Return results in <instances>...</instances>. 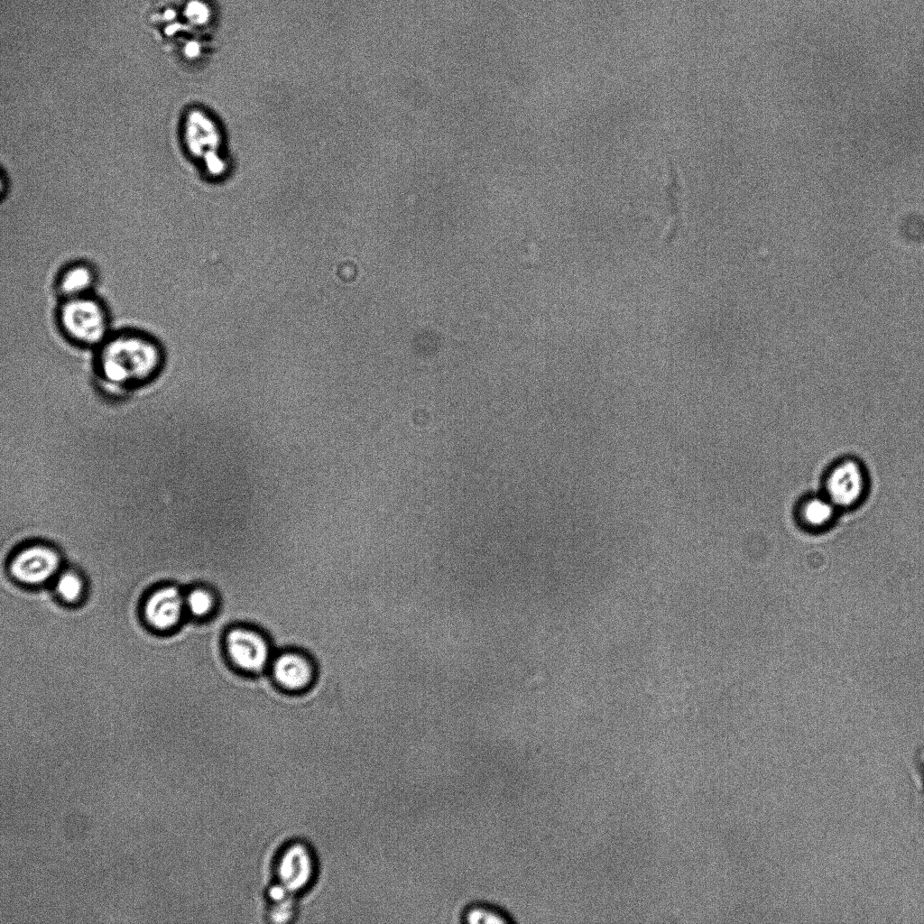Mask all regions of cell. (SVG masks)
Listing matches in <instances>:
<instances>
[{
	"label": "cell",
	"mask_w": 924,
	"mask_h": 924,
	"mask_svg": "<svg viewBox=\"0 0 924 924\" xmlns=\"http://www.w3.org/2000/svg\"><path fill=\"white\" fill-rule=\"evenodd\" d=\"M94 359L95 387L108 397H122L154 382L163 372L165 356L151 336L134 330L110 334Z\"/></svg>",
	"instance_id": "1"
},
{
	"label": "cell",
	"mask_w": 924,
	"mask_h": 924,
	"mask_svg": "<svg viewBox=\"0 0 924 924\" xmlns=\"http://www.w3.org/2000/svg\"><path fill=\"white\" fill-rule=\"evenodd\" d=\"M186 614L197 620L208 618L216 610L215 592L206 586H194L184 592Z\"/></svg>",
	"instance_id": "11"
},
{
	"label": "cell",
	"mask_w": 924,
	"mask_h": 924,
	"mask_svg": "<svg viewBox=\"0 0 924 924\" xmlns=\"http://www.w3.org/2000/svg\"><path fill=\"white\" fill-rule=\"evenodd\" d=\"M668 169L669 181L666 187V191L668 194V199L670 202L672 218L670 225V228L668 229L666 235L667 238H672L675 236V234L678 231L679 226L681 223V214H679V199L682 194V184L678 169L672 162H669Z\"/></svg>",
	"instance_id": "13"
},
{
	"label": "cell",
	"mask_w": 924,
	"mask_h": 924,
	"mask_svg": "<svg viewBox=\"0 0 924 924\" xmlns=\"http://www.w3.org/2000/svg\"><path fill=\"white\" fill-rule=\"evenodd\" d=\"M97 279L91 264L77 262L67 265L59 273L56 288L62 300L83 297L92 294Z\"/></svg>",
	"instance_id": "8"
},
{
	"label": "cell",
	"mask_w": 924,
	"mask_h": 924,
	"mask_svg": "<svg viewBox=\"0 0 924 924\" xmlns=\"http://www.w3.org/2000/svg\"><path fill=\"white\" fill-rule=\"evenodd\" d=\"M834 507L829 499L811 498L801 508L803 522L811 529H822L832 521Z\"/></svg>",
	"instance_id": "12"
},
{
	"label": "cell",
	"mask_w": 924,
	"mask_h": 924,
	"mask_svg": "<svg viewBox=\"0 0 924 924\" xmlns=\"http://www.w3.org/2000/svg\"><path fill=\"white\" fill-rule=\"evenodd\" d=\"M269 670L274 682L288 692L307 689L315 677L310 658L296 651H284L273 656Z\"/></svg>",
	"instance_id": "6"
},
{
	"label": "cell",
	"mask_w": 924,
	"mask_h": 924,
	"mask_svg": "<svg viewBox=\"0 0 924 924\" xmlns=\"http://www.w3.org/2000/svg\"><path fill=\"white\" fill-rule=\"evenodd\" d=\"M57 318L64 336L82 347L97 348L110 335L108 310L92 294L62 300Z\"/></svg>",
	"instance_id": "2"
},
{
	"label": "cell",
	"mask_w": 924,
	"mask_h": 924,
	"mask_svg": "<svg viewBox=\"0 0 924 924\" xmlns=\"http://www.w3.org/2000/svg\"><path fill=\"white\" fill-rule=\"evenodd\" d=\"M223 643L228 661L236 670L258 674L269 669L273 657L271 645L258 630L242 625L231 627Z\"/></svg>",
	"instance_id": "4"
},
{
	"label": "cell",
	"mask_w": 924,
	"mask_h": 924,
	"mask_svg": "<svg viewBox=\"0 0 924 924\" xmlns=\"http://www.w3.org/2000/svg\"><path fill=\"white\" fill-rule=\"evenodd\" d=\"M462 923L508 924L515 922L513 914L501 905L486 901H475L465 905L459 913Z\"/></svg>",
	"instance_id": "9"
},
{
	"label": "cell",
	"mask_w": 924,
	"mask_h": 924,
	"mask_svg": "<svg viewBox=\"0 0 924 924\" xmlns=\"http://www.w3.org/2000/svg\"><path fill=\"white\" fill-rule=\"evenodd\" d=\"M53 590L60 602L67 605H75L84 598L87 582L77 569L65 568L54 578Z\"/></svg>",
	"instance_id": "10"
},
{
	"label": "cell",
	"mask_w": 924,
	"mask_h": 924,
	"mask_svg": "<svg viewBox=\"0 0 924 924\" xmlns=\"http://www.w3.org/2000/svg\"><path fill=\"white\" fill-rule=\"evenodd\" d=\"M864 485V475L860 465L853 460L843 461L831 470L827 478V499L835 506L854 505L862 497Z\"/></svg>",
	"instance_id": "7"
},
{
	"label": "cell",
	"mask_w": 924,
	"mask_h": 924,
	"mask_svg": "<svg viewBox=\"0 0 924 924\" xmlns=\"http://www.w3.org/2000/svg\"><path fill=\"white\" fill-rule=\"evenodd\" d=\"M62 569V554L50 541L34 540L17 548L9 558L8 572L19 584L29 587L54 580Z\"/></svg>",
	"instance_id": "3"
},
{
	"label": "cell",
	"mask_w": 924,
	"mask_h": 924,
	"mask_svg": "<svg viewBox=\"0 0 924 924\" xmlns=\"http://www.w3.org/2000/svg\"><path fill=\"white\" fill-rule=\"evenodd\" d=\"M186 614L184 592L175 585H163L145 597L142 605L143 620L157 633L172 631Z\"/></svg>",
	"instance_id": "5"
}]
</instances>
